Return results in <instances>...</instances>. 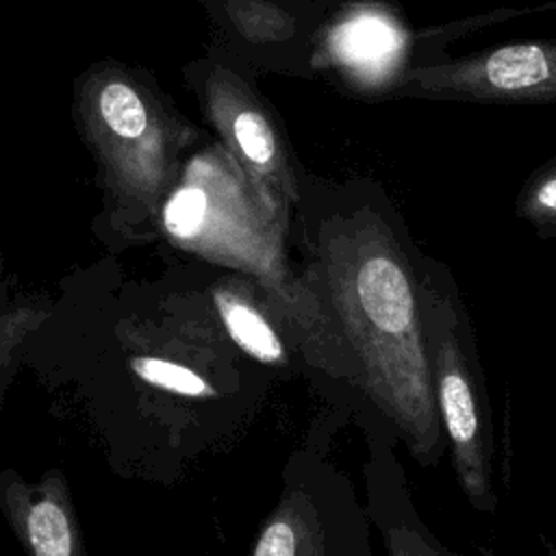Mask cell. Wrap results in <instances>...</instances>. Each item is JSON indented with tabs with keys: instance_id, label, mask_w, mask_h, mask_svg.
<instances>
[{
	"instance_id": "4fadbf2b",
	"label": "cell",
	"mask_w": 556,
	"mask_h": 556,
	"mask_svg": "<svg viewBox=\"0 0 556 556\" xmlns=\"http://www.w3.org/2000/svg\"><path fill=\"white\" fill-rule=\"evenodd\" d=\"M230 15L250 39H276L289 33V15L269 4L235 0L230 2Z\"/></svg>"
},
{
	"instance_id": "3957f363",
	"label": "cell",
	"mask_w": 556,
	"mask_h": 556,
	"mask_svg": "<svg viewBox=\"0 0 556 556\" xmlns=\"http://www.w3.org/2000/svg\"><path fill=\"white\" fill-rule=\"evenodd\" d=\"M419 287L432 391L456 478L476 510L493 513L495 443L473 330L454 278L430 256H421Z\"/></svg>"
},
{
	"instance_id": "277c9868",
	"label": "cell",
	"mask_w": 556,
	"mask_h": 556,
	"mask_svg": "<svg viewBox=\"0 0 556 556\" xmlns=\"http://www.w3.org/2000/svg\"><path fill=\"white\" fill-rule=\"evenodd\" d=\"M87 139L109 185L146 208L169 189L189 130L122 72H96L80 87Z\"/></svg>"
},
{
	"instance_id": "9c48e42d",
	"label": "cell",
	"mask_w": 556,
	"mask_h": 556,
	"mask_svg": "<svg viewBox=\"0 0 556 556\" xmlns=\"http://www.w3.org/2000/svg\"><path fill=\"white\" fill-rule=\"evenodd\" d=\"M0 508L28 556H85L72 493L59 469L37 482L0 471Z\"/></svg>"
},
{
	"instance_id": "52a82bcc",
	"label": "cell",
	"mask_w": 556,
	"mask_h": 556,
	"mask_svg": "<svg viewBox=\"0 0 556 556\" xmlns=\"http://www.w3.org/2000/svg\"><path fill=\"white\" fill-rule=\"evenodd\" d=\"M206 113L224 139V148L245 172L263 202L289 224L298 200V182L282 137L265 104L235 74L215 67L204 83Z\"/></svg>"
},
{
	"instance_id": "5b68a950",
	"label": "cell",
	"mask_w": 556,
	"mask_h": 556,
	"mask_svg": "<svg viewBox=\"0 0 556 556\" xmlns=\"http://www.w3.org/2000/svg\"><path fill=\"white\" fill-rule=\"evenodd\" d=\"M252 556H376L367 506L332 460L298 452L285 467L282 493Z\"/></svg>"
},
{
	"instance_id": "30bf717a",
	"label": "cell",
	"mask_w": 556,
	"mask_h": 556,
	"mask_svg": "<svg viewBox=\"0 0 556 556\" xmlns=\"http://www.w3.org/2000/svg\"><path fill=\"white\" fill-rule=\"evenodd\" d=\"M213 304L232 343L263 365H287V345L269 317L252 302L248 291L235 282L213 289Z\"/></svg>"
},
{
	"instance_id": "8992f818",
	"label": "cell",
	"mask_w": 556,
	"mask_h": 556,
	"mask_svg": "<svg viewBox=\"0 0 556 556\" xmlns=\"http://www.w3.org/2000/svg\"><path fill=\"white\" fill-rule=\"evenodd\" d=\"M397 93L480 102L556 100V41H519L476 56L415 67Z\"/></svg>"
},
{
	"instance_id": "8fae6325",
	"label": "cell",
	"mask_w": 556,
	"mask_h": 556,
	"mask_svg": "<svg viewBox=\"0 0 556 556\" xmlns=\"http://www.w3.org/2000/svg\"><path fill=\"white\" fill-rule=\"evenodd\" d=\"M132 371L150 387H156L182 397H191V400L217 397V391L208 380H204L198 371L176 361L139 356V358H132Z\"/></svg>"
},
{
	"instance_id": "7c38bea8",
	"label": "cell",
	"mask_w": 556,
	"mask_h": 556,
	"mask_svg": "<svg viewBox=\"0 0 556 556\" xmlns=\"http://www.w3.org/2000/svg\"><path fill=\"white\" fill-rule=\"evenodd\" d=\"M517 211L543 232L556 230V161L526 182Z\"/></svg>"
},
{
	"instance_id": "5bb4252c",
	"label": "cell",
	"mask_w": 556,
	"mask_h": 556,
	"mask_svg": "<svg viewBox=\"0 0 556 556\" xmlns=\"http://www.w3.org/2000/svg\"><path fill=\"white\" fill-rule=\"evenodd\" d=\"M547 554H549V556H556V549H554V545H547Z\"/></svg>"
},
{
	"instance_id": "7a4b0ae2",
	"label": "cell",
	"mask_w": 556,
	"mask_h": 556,
	"mask_svg": "<svg viewBox=\"0 0 556 556\" xmlns=\"http://www.w3.org/2000/svg\"><path fill=\"white\" fill-rule=\"evenodd\" d=\"M161 222L180 248L254 274L263 287H282L291 276L285 252L289 224L271 213L222 143L185 165L163 202Z\"/></svg>"
},
{
	"instance_id": "ba28073f",
	"label": "cell",
	"mask_w": 556,
	"mask_h": 556,
	"mask_svg": "<svg viewBox=\"0 0 556 556\" xmlns=\"http://www.w3.org/2000/svg\"><path fill=\"white\" fill-rule=\"evenodd\" d=\"M369 458L365 493L371 526L378 528L387 556H456L419 519L404 469L395 456L397 439L387 426H365Z\"/></svg>"
},
{
	"instance_id": "6da1fadb",
	"label": "cell",
	"mask_w": 556,
	"mask_h": 556,
	"mask_svg": "<svg viewBox=\"0 0 556 556\" xmlns=\"http://www.w3.org/2000/svg\"><path fill=\"white\" fill-rule=\"evenodd\" d=\"M304 267L265 287L321 389L387 426L421 465L447 450L428 367L421 254L371 206L332 211L304 237Z\"/></svg>"
}]
</instances>
